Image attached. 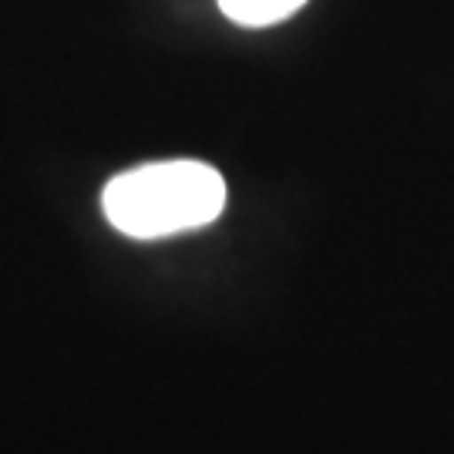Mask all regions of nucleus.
Segmentation results:
<instances>
[{"mask_svg":"<svg viewBox=\"0 0 454 454\" xmlns=\"http://www.w3.org/2000/svg\"><path fill=\"white\" fill-rule=\"evenodd\" d=\"M101 206L118 232L159 239L209 226L226 209V182L206 162H152L108 182Z\"/></svg>","mask_w":454,"mask_h":454,"instance_id":"obj_1","label":"nucleus"},{"mask_svg":"<svg viewBox=\"0 0 454 454\" xmlns=\"http://www.w3.org/2000/svg\"><path fill=\"white\" fill-rule=\"evenodd\" d=\"M307 0H219L223 14L243 27H270L276 20L296 14Z\"/></svg>","mask_w":454,"mask_h":454,"instance_id":"obj_2","label":"nucleus"}]
</instances>
